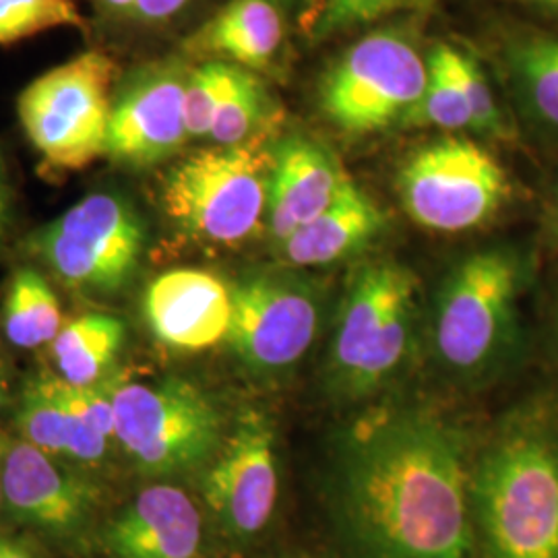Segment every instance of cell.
Returning a JSON list of instances; mask_svg holds the SVG:
<instances>
[{
    "instance_id": "23",
    "label": "cell",
    "mask_w": 558,
    "mask_h": 558,
    "mask_svg": "<svg viewBox=\"0 0 558 558\" xmlns=\"http://www.w3.org/2000/svg\"><path fill=\"white\" fill-rule=\"evenodd\" d=\"M60 323L59 299L46 278L36 269L17 271L4 302L7 339L23 350H36L57 339Z\"/></svg>"
},
{
    "instance_id": "36",
    "label": "cell",
    "mask_w": 558,
    "mask_h": 558,
    "mask_svg": "<svg viewBox=\"0 0 558 558\" xmlns=\"http://www.w3.org/2000/svg\"><path fill=\"white\" fill-rule=\"evenodd\" d=\"M9 401V371H7V362L0 354V412Z\"/></svg>"
},
{
    "instance_id": "37",
    "label": "cell",
    "mask_w": 558,
    "mask_h": 558,
    "mask_svg": "<svg viewBox=\"0 0 558 558\" xmlns=\"http://www.w3.org/2000/svg\"><path fill=\"white\" fill-rule=\"evenodd\" d=\"M325 0H306V9H304V21H306V29L311 32V27L315 25V21L319 17L320 7Z\"/></svg>"
},
{
    "instance_id": "6",
    "label": "cell",
    "mask_w": 558,
    "mask_h": 558,
    "mask_svg": "<svg viewBox=\"0 0 558 558\" xmlns=\"http://www.w3.org/2000/svg\"><path fill=\"white\" fill-rule=\"evenodd\" d=\"M220 405L182 377L156 383L120 380L114 439L143 476L170 478L211 463L226 439Z\"/></svg>"
},
{
    "instance_id": "31",
    "label": "cell",
    "mask_w": 558,
    "mask_h": 558,
    "mask_svg": "<svg viewBox=\"0 0 558 558\" xmlns=\"http://www.w3.org/2000/svg\"><path fill=\"white\" fill-rule=\"evenodd\" d=\"M191 0H135L133 11H131V21L141 23V25H163L168 21L179 17V13L184 11V7Z\"/></svg>"
},
{
    "instance_id": "18",
    "label": "cell",
    "mask_w": 558,
    "mask_h": 558,
    "mask_svg": "<svg viewBox=\"0 0 558 558\" xmlns=\"http://www.w3.org/2000/svg\"><path fill=\"white\" fill-rule=\"evenodd\" d=\"M387 216L352 180L319 218L278 242V253L292 267H323L352 257L385 230Z\"/></svg>"
},
{
    "instance_id": "17",
    "label": "cell",
    "mask_w": 558,
    "mask_h": 558,
    "mask_svg": "<svg viewBox=\"0 0 558 558\" xmlns=\"http://www.w3.org/2000/svg\"><path fill=\"white\" fill-rule=\"evenodd\" d=\"M338 156L319 141L290 137L271 149L267 223L276 244L319 218L350 182Z\"/></svg>"
},
{
    "instance_id": "8",
    "label": "cell",
    "mask_w": 558,
    "mask_h": 558,
    "mask_svg": "<svg viewBox=\"0 0 558 558\" xmlns=\"http://www.w3.org/2000/svg\"><path fill=\"white\" fill-rule=\"evenodd\" d=\"M398 191L412 221L430 232L459 234L495 220L511 201L513 184L476 141L442 137L403 161Z\"/></svg>"
},
{
    "instance_id": "25",
    "label": "cell",
    "mask_w": 558,
    "mask_h": 558,
    "mask_svg": "<svg viewBox=\"0 0 558 558\" xmlns=\"http://www.w3.org/2000/svg\"><path fill=\"white\" fill-rule=\"evenodd\" d=\"M267 117L269 96L265 83L253 71L240 69L239 77L211 124L209 140L223 147L255 141V133L260 131Z\"/></svg>"
},
{
    "instance_id": "15",
    "label": "cell",
    "mask_w": 558,
    "mask_h": 558,
    "mask_svg": "<svg viewBox=\"0 0 558 558\" xmlns=\"http://www.w3.org/2000/svg\"><path fill=\"white\" fill-rule=\"evenodd\" d=\"M110 558H201L203 515L174 484H151L129 500L101 530Z\"/></svg>"
},
{
    "instance_id": "7",
    "label": "cell",
    "mask_w": 558,
    "mask_h": 558,
    "mask_svg": "<svg viewBox=\"0 0 558 558\" xmlns=\"http://www.w3.org/2000/svg\"><path fill=\"white\" fill-rule=\"evenodd\" d=\"M119 64L89 50L46 71L20 94L25 137L52 172H80L106 156Z\"/></svg>"
},
{
    "instance_id": "1",
    "label": "cell",
    "mask_w": 558,
    "mask_h": 558,
    "mask_svg": "<svg viewBox=\"0 0 558 558\" xmlns=\"http://www.w3.org/2000/svg\"><path fill=\"white\" fill-rule=\"evenodd\" d=\"M472 453L458 424L403 408L362 420L333 458L339 523L364 558H470Z\"/></svg>"
},
{
    "instance_id": "5",
    "label": "cell",
    "mask_w": 558,
    "mask_h": 558,
    "mask_svg": "<svg viewBox=\"0 0 558 558\" xmlns=\"http://www.w3.org/2000/svg\"><path fill=\"white\" fill-rule=\"evenodd\" d=\"M271 149L260 141L199 149L170 168L161 184L166 216L189 239L232 246L267 218Z\"/></svg>"
},
{
    "instance_id": "29",
    "label": "cell",
    "mask_w": 558,
    "mask_h": 558,
    "mask_svg": "<svg viewBox=\"0 0 558 558\" xmlns=\"http://www.w3.org/2000/svg\"><path fill=\"white\" fill-rule=\"evenodd\" d=\"M433 2L435 0H325L311 32L317 38H325L398 11L424 9Z\"/></svg>"
},
{
    "instance_id": "20",
    "label": "cell",
    "mask_w": 558,
    "mask_h": 558,
    "mask_svg": "<svg viewBox=\"0 0 558 558\" xmlns=\"http://www.w3.org/2000/svg\"><path fill=\"white\" fill-rule=\"evenodd\" d=\"M21 439L38 447L44 453L77 461H100L108 453L104 435L81 422L57 396L52 375H40L23 389L17 412Z\"/></svg>"
},
{
    "instance_id": "3",
    "label": "cell",
    "mask_w": 558,
    "mask_h": 558,
    "mask_svg": "<svg viewBox=\"0 0 558 558\" xmlns=\"http://www.w3.org/2000/svg\"><path fill=\"white\" fill-rule=\"evenodd\" d=\"M527 281L530 260L511 246L459 260L440 286L433 317L435 352L449 373L482 379L515 356L519 300Z\"/></svg>"
},
{
    "instance_id": "14",
    "label": "cell",
    "mask_w": 558,
    "mask_h": 558,
    "mask_svg": "<svg viewBox=\"0 0 558 558\" xmlns=\"http://www.w3.org/2000/svg\"><path fill=\"white\" fill-rule=\"evenodd\" d=\"M2 495L13 519L57 536L80 532L96 502L89 482L23 439L7 447Z\"/></svg>"
},
{
    "instance_id": "10",
    "label": "cell",
    "mask_w": 558,
    "mask_h": 558,
    "mask_svg": "<svg viewBox=\"0 0 558 558\" xmlns=\"http://www.w3.org/2000/svg\"><path fill=\"white\" fill-rule=\"evenodd\" d=\"M428 64L418 48L399 32L360 38L320 85V108L339 131L371 135L405 122L418 106Z\"/></svg>"
},
{
    "instance_id": "27",
    "label": "cell",
    "mask_w": 558,
    "mask_h": 558,
    "mask_svg": "<svg viewBox=\"0 0 558 558\" xmlns=\"http://www.w3.org/2000/svg\"><path fill=\"white\" fill-rule=\"evenodd\" d=\"M60 27H85L75 0H0V46Z\"/></svg>"
},
{
    "instance_id": "39",
    "label": "cell",
    "mask_w": 558,
    "mask_h": 558,
    "mask_svg": "<svg viewBox=\"0 0 558 558\" xmlns=\"http://www.w3.org/2000/svg\"><path fill=\"white\" fill-rule=\"evenodd\" d=\"M518 2H525V4L548 9V11H558V0H518Z\"/></svg>"
},
{
    "instance_id": "35",
    "label": "cell",
    "mask_w": 558,
    "mask_h": 558,
    "mask_svg": "<svg viewBox=\"0 0 558 558\" xmlns=\"http://www.w3.org/2000/svg\"><path fill=\"white\" fill-rule=\"evenodd\" d=\"M0 558H32V555L21 546L20 542L0 538Z\"/></svg>"
},
{
    "instance_id": "30",
    "label": "cell",
    "mask_w": 558,
    "mask_h": 558,
    "mask_svg": "<svg viewBox=\"0 0 558 558\" xmlns=\"http://www.w3.org/2000/svg\"><path fill=\"white\" fill-rule=\"evenodd\" d=\"M120 380L104 379L94 385H69L52 375V385L62 403L87 426L106 439H114V393Z\"/></svg>"
},
{
    "instance_id": "34",
    "label": "cell",
    "mask_w": 558,
    "mask_h": 558,
    "mask_svg": "<svg viewBox=\"0 0 558 558\" xmlns=\"http://www.w3.org/2000/svg\"><path fill=\"white\" fill-rule=\"evenodd\" d=\"M546 234L558 246V179L550 195L548 203V211H546Z\"/></svg>"
},
{
    "instance_id": "11",
    "label": "cell",
    "mask_w": 558,
    "mask_h": 558,
    "mask_svg": "<svg viewBox=\"0 0 558 558\" xmlns=\"http://www.w3.org/2000/svg\"><path fill=\"white\" fill-rule=\"evenodd\" d=\"M228 343L260 375L286 373L308 354L319 333L323 302L315 286L292 274H260L232 288Z\"/></svg>"
},
{
    "instance_id": "26",
    "label": "cell",
    "mask_w": 558,
    "mask_h": 558,
    "mask_svg": "<svg viewBox=\"0 0 558 558\" xmlns=\"http://www.w3.org/2000/svg\"><path fill=\"white\" fill-rule=\"evenodd\" d=\"M239 73L240 66L223 60H205L186 73L184 120L191 140H209L211 124Z\"/></svg>"
},
{
    "instance_id": "2",
    "label": "cell",
    "mask_w": 558,
    "mask_h": 558,
    "mask_svg": "<svg viewBox=\"0 0 558 558\" xmlns=\"http://www.w3.org/2000/svg\"><path fill=\"white\" fill-rule=\"evenodd\" d=\"M470 507L484 558H558V399H525L472 458Z\"/></svg>"
},
{
    "instance_id": "38",
    "label": "cell",
    "mask_w": 558,
    "mask_h": 558,
    "mask_svg": "<svg viewBox=\"0 0 558 558\" xmlns=\"http://www.w3.org/2000/svg\"><path fill=\"white\" fill-rule=\"evenodd\" d=\"M9 442H11V437L0 430V511H2V507H4V495H2V465H4V456H7Z\"/></svg>"
},
{
    "instance_id": "16",
    "label": "cell",
    "mask_w": 558,
    "mask_h": 558,
    "mask_svg": "<svg viewBox=\"0 0 558 558\" xmlns=\"http://www.w3.org/2000/svg\"><path fill=\"white\" fill-rule=\"evenodd\" d=\"M232 288L201 269H172L145 292V317L161 343L199 352L228 339L232 325Z\"/></svg>"
},
{
    "instance_id": "9",
    "label": "cell",
    "mask_w": 558,
    "mask_h": 558,
    "mask_svg": "<svg viewBox=\"0 0 558 558\" xmlns=\"http://www.w3.org/2000/svg\"><path fill=\"white\" fill-rule=\"evenodd\" d=\"M27 248L66 286L112 294L140 267L145 223L126 197L92 193L34 232Z\"/></svg>"
},
{
    "instance_id": "12",
    "label": "cell",
    "mask_w": 558,
    "mask_h": 558,
    "mask_svg": "<svg viewBox=\"0 0 558 558\" xmlns=\"http://www.w3.org/2000/svg\"><path fill=\"white\" fill-rule=\"evenodd\" d=\"M203 478V499L234 539L259 536L278 505L276 430L259 410H244Z\"/></svg>"
},
{
    "instance_id": "22",
    "label": "cell",
    "mask_w": 558,
    "mask_h": 558,
    "mask_svg": "<svg viewBox=\"0 0 558 558\" xmlns=\"http://www.w3.org/2000/svg\"><path fill=\"white\" fill-rule=\"evenodd\" d=\"M124 341V323L106 313H87L60 329L52 359L60 379L69 385H94L106 379Z\"/></svg>"
},
{
    "instance_id": "21",
    "label": "cell",
    "mask_w": 558,
    "mask_h": 558,
    "mask_svg": "<svg viewBox=\"0 0 558 558\" xmlns=\"http://www.w3.org/2000/svg\"><path fill=\"white\" fill-rule=\"evenodd\" d=\"M502 62L527 114L558 135V34L513 36L502 46Z\"/></svg>"
},
{
    "instance_id": "33",
    "label": "cell",
    "mask_w": 558,
    "mask_h": 558,
    "mask_svg": "<svg viewBox=\"0 0 558 558\" xmlns=\"http://www.w3.org/2000/svg\"><path fill=\"white\" fill-rule=\"evenodd\" d=\"M98 11L114 20H131V11L135 0H92Z\"/></svg>"
},
{
    "instance_id": "13",
    "label": "cell",
    "mask_w": 558,
    "mask_h": 558,
    "mask_svg": "<svg viewBox=\"0 0 558 558\" xmlns=\"http://www.w3.org/2000/svg\"><path fill=\"white\" fill-rule=\"evenodd\" d=\"M186 73L154 66L117 92L106 156L131 168L168 160L191 140L184 120Z\"/></svg>"
},
{
    "instance_id": "28",
    "label": "cell",
    "mask_w": 558,
    "mask_h": 558,
    "mask_svg": "<svg viewBox=\"0 0 558 558\" xmlns=\"http://www.w3.org/2000/svg\"><path fill=\"white\" fill-rule=\"evenodd\" d=\"M447 60L458 80L459 87L472 112V131L493 140H509L513 135L511 122L500 110L497 96L486 80L482 66L465 52H459L453 46L445 44Z\"/></svg>"
},
{
    "instance_id": "24",
    "label": "cell",
    "mask_w": 558,
    "mask_h": 558,
    "mask_svg": "<svg viewBox=\"0 0 558 558\" xmlns=\"http://www.w3.org/2000/svg\"><path fill=\"white\" fill-rule=\"evenodd\" d=\"M428 80L418 106L408 114L405 124L437 126L442 131H472V112L447 60L445 44H437L426 60Z\"/></svg>"
},
{
    "instance_id": "4",
    "label": "cell",
    "mask_w": 558,
    "mask_h": 558,
    "mask_svg": "<svg viewBox=\"0 0 558 558\" xmlns=\"http://www.w3.org/2000/svg\"><path fill=\"white\" fill-rule=\"evenodd\" d=\"M418 279L396 260L362 265L348 286L327 354V383L341 398H366L393 379L410 354Z\"/></svg>"
},
{
    "instance_id": "32",
    "label": "cell",
    "mask_w": 558,
    "mask_h": 558,
    "mask_svg": "<svg viewBox=\"0 0 558 558\" xmlns=\"http://www.w3.org/2000/svg\"><path fill=\"white\" fill-rule=\"evenodd\" d=\"M11 201H13L11 186H9V179L4 172V163L0 158V240L4 239L9 223H11Z\"/></svg>"
},
{
    "instance_id": "19",
    "label": "cell",
    "mask_w": 558,
    "mask_h": 558,
    "mask_svg": "<svg viewBox=\"0 0 558 558\" xmlns=\"http://www.w3.org/2000/svg\"><path fill=\"white\" fill-rule=\"evenodd\" d=\"M283 41L278 0H230L184 41V50L246 71L271 66Z\"/></svg>"
}]
</instances>
